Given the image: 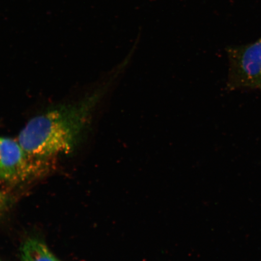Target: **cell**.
Listing matches in <instances>:
<instances>
[{
    "instance_id": "1",
    "label": "cell",
    "mask_w": 261,
    "mask_h": 261,
    "mask_svg": "<svg viewBox=\"0 0 261 261\" xmlns=\"http://www.w3.org/2000/svg\"><path fill=\"white\" fill-rule=\"evenodd\" d=\"M99 98L95 93L34 117L19 133V144L29 155L40 159L72 151Z\"/></svg>"
},
{
    "instance_id": "6",
    "label": "cell",
    "mask_w": 261,
    "mask_h": 261,
    "mask_svg": "<svg viewBox=\"0 0 261 261\" xmlns=\"http://www.w3.org/2000/svg\"><path fill=\"white\" fill-rule=\"evenodd\" d=\"M0 261H2V260H0Z\"/></svg>"
},
{
    "instance_id": "5",
    "label": "cell",
    "mask_w": 261,
    "mask_h": 261,
    "mask_svg": "<svg viewBox=\"0 0 261 261\" xmlns=\"http://www.w3.org/2000/svg\"><path fill=\"white\" fill-rule=\"evenodd\" d=\"M6 199L4 195L2 194L1 191H0V214H1L3 210L5 207Z\"/></svg>"
},
{
    "instance_id": "4",
    "label": "cell",
    "mask_w": 261,
    "mask_h": 261,
    "mask_svg": "<svg viewBox=\"0 0 261 261\" xmlns=\"http://www.w3.org/2000/svg\"><path fill=\"white\" fill-rule=\"evenodd\" d=\"M21 261H61L42 241L29 238L20 249Z\"/></svg>"
},
{
    "instance_id": "3",
    "label": "cell",
    "mask_w": 261,
    "mask_h": 261,
    "mask_svg": "<svg viewBox=\"0 0 261 261\" xmlns=\"http://www.w3.org/2000/svg\"><path fill=\"white\" fill-rule=\"evenodd\" d=\"M34 158L15 140L0 138V178L19 182L34 177L42 170L43 162Z\"/></svg>"
},
{
    "instance_id": "2",
    "label": "cell",
    "mask_w": 261,
    "mask_h": 261,
    "mask_svg": "<svg viewBox=\"0 0 261 261\" xmlns=\"http://www.w3.org/2000/svg\"><path fill=\"white\" fill-rule=\"evenodd\" d=\"M228 57V87L261 90V38L252 44L231 49Z\"/></svg>"
}]
</instances>
